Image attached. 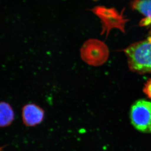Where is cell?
<instances>
[{"instance_id":"obj_3","label":"cell","mask_w":151,"mask_h":151,"mask_svg":"<svg viewBox=\"0 0 151 151\" xmlns=\"http://www.w3.org/2000/svg\"><path fill=\"white\" fill-rule=\"evenodd\" d=\"M82 60L89 65L97 66L106 61L108 50L105 45L97 39H89L83 44L80 50Z\"/></svg>"},{"instance_id":"obj_8","label":"cell","mask_w":151,"mask_h":151,"mask_svg":"<svg viewBox=\"0 0 151 151\" xmlns=\"http://www.w3.org/2000/svg\"></svg>"},{"instance_id":"obj_5","label":"cell","mask_w":151,"mask_h":151,"mask_svg":"<svg viewBox=\"0 0 151 151\" xmlns=\"http://www.w3.org/2000/svg\"><path fill=\"white\" fill-rule=\"evenodd\" d=\"M132 7L144 16L140 25L151 27V0H134L132 3Z\"/></svg>"},{"instance_id":"obj_1","label":"cell","mask_w":151,"mask_h":151,"mask_svg":"<svg viewBox=\"0 0 151 151\" xmlns=\"http://www.w3.org/2000/svg\"><path fill=\"white\" fill-rule=\"evenodd\" d=\"M124 51L130 70L138 73H151V36L132 44Z\"/></svg>"},{"instance_id":"obj_6","label":"cell","mask_w":151,"mask_h":151,"mask_svg":"<svg viewBox=\"0 0 151 151\" xmlns=\"http://www.w3.org/2000/svg\"><path fill=\"white\" fill-rule=\"evenodd\" d=\"M14 119V112L10 104L2 101L0 104V125L6 127L12 124Z\"/></svg>"},{"instance_id":"obj_4","label":"cell","mask_w":151,"mask_h":151,"mask_svg":"<svg viewBox=\"0 0 151 151\" xmlns=\"http://www.w3.org/2000/svg\"><path fill=\"white\" fill-rule=\"evenodd\" d=\"M22 116L23 123L26 126L34 127L43 121L45 111L36 104H26L22 108Z\"/></svg>"},{"instance_id":"obj_7","label":"cell","mask_w":151,"mask_h":151,"mask_svg":"<svg viewBox=\"0 0 151 151\" xmlns=\"http://www.w3.org/2000/svg\"><path fill=\"white\" fill-rule=\"evenodd\" d=\"M144 92L151 100V79L147 82L143 89Z\"/></svg>"},{"instance_id":"obj_2","label":"cell","mask_w":151,"mask_h":151,"mask_svg":"<svg viewBox=\"0 0 151 151\" xmlns=\"http://www.w3.org/2000/svg\"><path fill=\"white\" fill-rule=\"evenodd\" d=\"M132 124L138 131L151 133V102L147 100H137L130 110Z\"/></svg>"}]
</instances>
